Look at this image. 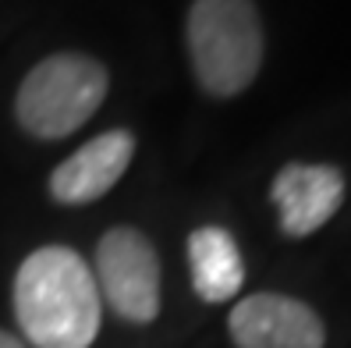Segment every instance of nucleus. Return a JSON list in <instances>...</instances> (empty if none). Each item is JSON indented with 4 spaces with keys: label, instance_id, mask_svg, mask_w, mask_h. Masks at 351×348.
Segmentation results:
<instances>
[{
    "label": "nucleus",
    "instance_id": "obj_6",
    "mask_svg": "<svg viewBox=\"0 0 351 348\" xmlns=\"http://www.w3.org/2000/svg\"><path fill=\"white\" fill-rule=\"evenodd\" d=\"M270 199L280 231L287 238H305L319 231L344 202V174L334 163H287L274 178Z\"/></svg>",
    "mask_w": 351,
    "mask_h": 348
},
{
    "label": "nucleus",
    "instance_id": "obj_7",
    "mask_svg": "<svg viewBox=\"0 0 351 348\" xmlns=\"http://www.w3.org/2000/svg\"><path fill=\"white\" fill-rule=\"evenodd\" d=\"M132 156H135V135L128 128L103 132L53 167L50 196L64 207H86L93 199H103L125 178Z\"/></svg>",
    "mask_w": 351,
    "mask_h": 348
},
{
    "label": "nucleus",
    "instance_id": "obj_5",
    "mask_svg": "<svg viewBox=\"0 0 351 348\" xmlns=\"http://www.w3.org/2000/svg\"><path fill=\"white\" fill-rule=\"evenodd\" d=\"M227 331L238 348H323L326 331L313 305H305L291 295L259 292L241 299Z\"/></svg>",
    "mask_w": 351,
    "mask_h": 348
},
{
    "label": "nucleus",
    "instance_id": "obj_4",
    "mask_svg": "<svg viewBox=\"0 0 351 348\" xmlns=\"http://www.w3.org/2000/svg\"><path fill=\"white\" fill-rule=\"evenodd\" d=\"M99 299L128 323H153L160 316V256L135 228H110L96 245Z\"/></svg>",
    "mask_w": 351,
    "mask_h": 348
},
{
    "label": "nucleus",
    "instance_id": "obj_9",
    "mask_svg": "<svg viewBox=\"0 0 351 348\" xmlns=\"http://www.w3.org/2000/svg\"><path fill=\"white\" fill-rule=\"evenodd\" d=\"M0 348H25V345L18 341L14 334H8V331H0Z\"/></svg>",
    "mask_w": 351,
    "mask_h": 348
},
{
    "label": "nucleus",
    "instance_id": "obj_8",
    "mask_svg": "<svg viewBox=\"0 0 351 348\" xmlns=\"http://www.w3.org/2000/svg\"><path fill=\"white\" fill-rule=\"evenodd\" d=\"M189 270L192 288L202 302H227L238 295L245 284V263L234 235L217 224L195 228L189 235Z\"/></svg>",
    "mask_w": 351,
    "mask_h": 348
},
{
    "label": "nucleus",
    "instance_id": "obj_3",
    "mask_svg": "<svg viewBox=\"0 0 351 348\" xmlns=\"http://www.w3.org/2000/svg\"><path fill=\"white\" fill-rule=\"evenodd\" d=\"M107 89L110 75L99 60L86 54L43 57L18 86V125L36 139H64L99 111Z\"/></svg>",
    "mask_w": 351,
    "mask_h": 348
},
{
    "label": "nucleus",
    "instance_id": "obj_1",
    "mask_svg": "<svg viewBox=\"0 0 351 348\" xmlns=\"http://www.w3.org/2000/svg\"><path fill=\"white\" fill-rule=\"evenodd\" d=\"M14 316L36 348H89L103 299L89 263L68 245H43L14 274Z\"/></svg>",
    "mask_w": 351,
    "mask_h": 348
},
{
    "label": "nucleus",
    "instance_id": "obj_2",
    "mask_svg": "<svg viewBox=\"0 0 351 348\" xmlns=\"http://www.w3.org/2000/svg\"><path fill=\"white\" fill-rule=\"evenodd\" d=\"M189 57L210 96H238L263 68V22L252 0H195L189 11Z\"/></svg>",
    "mask_w": 351,
    "mask_h": 348
}]
</instances>
